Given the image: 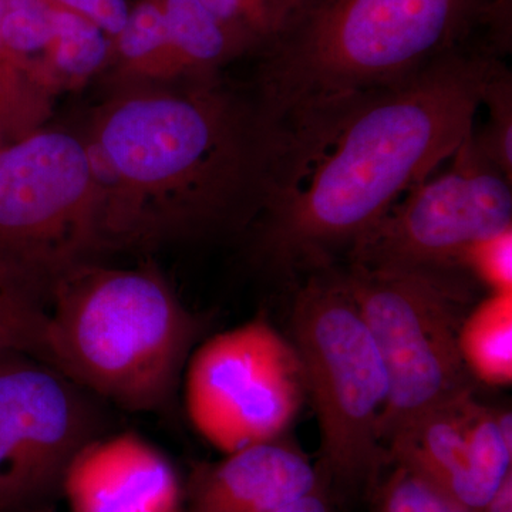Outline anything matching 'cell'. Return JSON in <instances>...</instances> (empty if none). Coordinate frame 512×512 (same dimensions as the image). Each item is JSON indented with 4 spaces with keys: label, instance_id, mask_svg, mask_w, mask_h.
Masks as SVG:
<instances>
[{
    "label": "cell",
    "instance_id": "obj_4",
    "mask_svg": "<svg viewBox=\"0 0 512 512\" xmlns=\"http://www.w3.org/2000/svg\"><path fill=\"white\" fill-rule=\"evenodd\" d=\"M198 333L197 318L151 262L79 266L46 306L47 363L128 412L170 403Z\"/></svg>",
    "mask_w": 512,
    "mask_h": 512
},
{
    "label": "cell",
    "instance_id": "obj_26",
    "mask_svg": "<svg viewBox=\"0 0 512 512\" xmlns=\"http://www.w3.org/2000/svg\"><path fill=\"white\" fill-rule=\"evenodd\" d=\"M272 512H335V507H333V501L330 500L329 495L320 487L313 493L298 498L293 503L286 504Z\"/></svg>",
    "mask_w": 512,
    "mask_h": 512
},
{
    "label": "cell",
    "instance_id": "obj_12",
    "mask_svg": "<svg viewBox=\"0 0 512 512\" xmlns=\"http://www.w3.org/2000/svg\"><path fill=\"white\" fill-rule=\"evenodd\" d=\"M198 466L185 490V512H272L320 488L318 468L279 439Z\"/></svg>",
    "mask_w": 512,
    "mask_h": 512
},
{
    "label": "cell",
    "instance_id": "obj_3",
    "mask_svg": "<svg viewBox=\"0 0 512 512\" xmlns=\"http://www.w3.org/2000/svg\"><path fill=\"white\" fill-rule=\"evenodd\" d=\"M511 0H302L262 46L251 84L272 126L409 79L480 26H507Z\"/></svg>",
    "mask_w": 512,
    "mask_h": 512
},
{
    "label": "cell",
    "instance_id": "obj_7",
    "mask_svg": "<svg viewBox=\"0 0 512 512\" xmlns=\"http://www.w3.org/2000/svg\"><path fill=\"white\" fill-rule=\"evenodd\" d=\"M342 272L386 369V447L424 413L474 392L458 350L468 291L453 271L349 264Z\"/></svg>",
    "mask_w": 512,
    "mask_h": 512
},
{
    "label": "cell",
    "instance_id": "obj_19",
    "mask_svg": "<svg viewBox=\"0 0 512 512\" xmlns=\"http://www.w3.org/2000/svg\"><path fill=\"white\" fill-rule=\"evenodd\" d=\"M212 15L239 35L247 37L256 52L285 28L302 0H201Z\"/></svg>",
    "mask_w": 512,
    "mask_h": 512
},
{
    "label": "cell",
    "instance_id": "obj_25",
    "mask_svg": "<svg viewBox=\"0 0 512 512\" xmlns=\"http://www.w3.org/2000/svg\"><path fill=\"white\" fill-rule=\"evenodd\" d=\"M50 2L89 19L111 40L123 30L131 8L128 0H50Z\"/></svg>",
    "mask_w": 512,
    "mask_h": 512
},
{
    "label": "cell",
    "instance_id": "obj_14",
    "mask_svg": "<svg viewBox=\"0 0 512 512\" xmlns=\"http://www.w3.org/2000/svg\"><path fill=\"white\" fill-rule=\"evenodd\" d=\"M180 80L214 79L256 47L225 26L201 0H161Z\"/></svg>",
    "mask_w": 512,
    "mask_h": 512
},
{
    "label": "cell",
    "instance_id": "obj_1",
    "mask_svg": "<svg viewBox=\"0 0 512 512\" xmlns=\"http://www.w3.org/2000/svg\"><path fill=\"white\" fill-rule=\"evenodd\" d=\"M458 47L409 79L305 111L275 127L254 251L278 271L316 269L366 234L474 131L503 67Z\"/></svg>",
    "mask_w": 512,
    "mask_h": 512
},
{
    "label": "cell",
    "instance_id": "obj_15",
    "mask_svg": "<svg viewBox=\"0 0 512 512\" xmlns=\"http://www.w3.org/2000/svg\"><path fill=\"white\" fill-rule=\"evenodd\" d=\"M103 86L128 82H177L167 19L161 0H136L123 30L111 40Z\"/></svg>",
    "mask_w": 512,
    "mask_h": 512
},
{
    "label": "cell",
    "instance_id": "obj_5",
    "mask_svg": "<svg viewBox=\"0 0 512 512\" xmlns=\"http://www.w3.org/2000/svg\"><path fill=\"white\" fill-rule=\"evenodd\" d=\"M292 345L320 430V487L330 500H372L390 467L382 420L389 382L342 271L312 269L292 308Z\"/></svg>",
    "mask_w": 512,
    "mask_h": 512
},
{
    "label": "cell",
    "instance_id": "obj_16",
    "mask_svg": "<svg viewBox=\"0 0 512 512\" xmlns=\"http://www.w3.org/2000/svg\"><path fill=\"white\" fill-rule=\"evenodd\" d=\"M458 350L474 382H512V293H493L474 306L458 330Z\"/></svg>",
    "mask_w": 512,
    "mask_h": 512
},
{
    "label": "cell",
    "instance_id": "obj_24",
    "mask_svg": "<svg viewBox=\"0 0 512 512\" xmlns=\"http://www.w3.org/2000/svg\"><path fill=\"white\" fill-rule=\"evenodd\" d=\"M511 232L495 235L468 249L460 268H467L493 293H512Z\"/></svg>",
    "mask_w": 512,
    "mask_h": 512
},
{
    "label": "cell",
    "instance_id": "obj_13",
    "mask_svg": "<svg viewBox=\"0 0 512 512\" xmlns=\"http://www.w3.org/2000/svg\"><path fill=\"white\" fill-rule=\"evenodd\" d=\"M474 392L461 394L407 424L386 444L390 466H402L467 510L483 507L471 458Z\"/></svg>",
    "mask_w": 512,
    "mask_h": 512
},
{
    "label": "cell",
    "instance_id": "obj_28",
    "mask_svg": "<svg viewBox=\"0 0 512 512\" xmlns=\"http://www.w3.org/2000/svg\"><path fill=\"white\" fill-rule=\"evenodd\" d=\"M35 512H55V511L50 510V508L42 507V508H39V510H37Z\"/></svg>",
    "mask_w": 512,
    "mask_h": 512
},
{
    "label": "cell",
    "instance_id": "obj_10",
    "mask_svg": "<svg viewBox=\"0 0 512 512\" xmlns=\"http://www.w3.org/2000/svg\"><path fill=\"white\" fill-rule=\"evenodd\" d=\"M89 394L55 367L0 352V512H28L60 490L70 461L100 436Z\"/></svg>",
    "mask_w": 512,
    "mask_h": 512
},
{
    "label": "cell",
    "instance_id": "obj_11",
    "mask_svg": "<svg viewBox=\"0 0 512 512\" xmlns=\"http://www.w3.org/2000/svg\"><path fill=\"white\" fill-rule=\"evenodd\" d=\"M60 490L70 512H185L170 458L134 431L97 436L70 461Z\"/></svg>",
    "mask_w": 512,
    "mask_h": 512
},
{
    "label": "cell",
    "instance_id": "obj_2",
    "mask_svg": "<svg viewBox=\"0 0 512 512\" xmlns=\"http://www.w3.org/2000/svg\"><path fill=\"white\" fill-rule=\"evenodd\" d=\"M77 130L99 181L106 256L234 234L258 215L275 128L249 86L110 84Z\"/></svg>",
    "mask_w": 512,
    "mask_h": 512
},
{
    "label": "cell",
    "instance_id": "obj_18",
    "mask_svg": "<svg viewBox=\"0 0 512 512\" xmlns=\"http://www.w3.org/2000/svg\"><path fill=\"white\" fill-rule=\"evenodd\" d=\"M50 3L53 35L43 64L59 92L79 89L106 70L110 62L111 39L79 13Z\"/></svg>",
    "mask_w": 512,
    "mask_h": 512
},
{
    "label": "cell",
    "instance_id": "obj_29",
    "mask_svg": "<svg viewBox=\"0 0 512 512\" xmlns=\"http://www.w3.org/2000/svg\"><path fill=\"white\" fill-rule=\"evenodd\" d=\"M2 144H5V140H3L2 134H0V146H2Z\"/></svg>",
    "mask_w": 512,
    "mask_h": 512
},
{
    "label": "cell",
    "instance_id": "obj_17",
    "mask_svg": "<svg viewBox=\"0 0 512 512\" xmlns=\"http://www.w3.org/2000/svg\"><path fill=\"white\" fill-rule=\"evenodd\" d=\"M5 0H0V134L5 143L49 126L59 90L42 64L19 59L2 37Z\"/></svg>",
    "mask_w": 512,
    "mask_h": 512
},
{
    "label": "cell",
    "instance_id": "obj_22",
    "mask_svg": "<svg viewBox=\"0 0 512 512\" xmlns=\"http://www.w3.org/2000/svg\"><path fill=\"white\" fill-rule=\"evenodd\" d=\"M0 352L20 353L47 363L45 309L2 288Z\"/></svg>",
    "mask_w": 512,
    "mask_h": 512
},
{
    "label": "cell",
    "instance_id": "obj_27",
    "mask_svg": "<svg viewBox=\"0 0 512 512\" xmlns=\"http://www.w3.org/2000/svg\"><path fill=\"white\" fill-rule=\"evenodd\" d=\"M480 512H512V471L497 485Z\"/></svg>",
    "mask_w": 512,
    "mask_h": 512
},
{
    "label": "cell",
    "instance_id": "obj_23",
    "mask_svg": "<svg viewBox=\"0 0 512 512\" xmlns=\"http://www.w3.org/2000/svg\"><path fill=\"white\" fill-rule=\"evenodd\" d=\"M483 104L488 106L490 120L484 133H474V136L485 153L511 175V77L505 66L495 73Z\"/></svg>",
    "mask_w": 512,
    "mask_h": 512
},
{
    "label": "cell",
    "instance_id": "obj_21",
    "mask_svg": "<svg viewBox=\"0 0 512 512\" xmlns=\"http://www.w3.org/2000/svg\"><path fill=\"white\" fill-rule=\"evenodd\" d=\"M390 467L392 471L369 501V512H474L454 503L407 468Z\"/></svg>",
    "mask_w": 512,
    "mask_h": 512
},
{
    "label": "cell",
    "instance_id": "obj_6",
    "mask_svg": "<svg viewBox=\"0 0 512 512\" xmlns=\"http://www.w3.org/2000/svg\"><path fill=\"white\" fill-rule=\"evenodd\" d=\"M106 259L99 181L79 130L0 146V288L46 309L53 289Z\"/></svg>",
    "mask_w": 512,
    "mask_h": 512
},
{
    "label": "cell",
    "instance_id": "obj_20",
    "mask_svg": "<svg viewBox=\"0 0 512 512\" xmlns=\"http://www.w3.org/2000/svg\"><path fill=\"white\" fill-rule=\"evenodd\" d=\"M53 35L52 3L49 0H5L2 37L19 59L43 64Z\"/></svg>",
    "mask_w": 512,
    "mask_h": 512
},
{
    "label": "cell",
    "instance_id": "obj_9",
    "mask_svg": "<svg viewBox=\"0 0 512 512\" xmlns=\"http://www.w3.org/2000/svg\"><path fill=\"white\" fill-rule=\"evenodd\" d=\"M183 375L188 419L224 454L279 439L308 396L292 342L265 319L205 340Z\"/></svg>",
    "mask_w": 512,
    "mask_h": 512
},
{
    "label": "cell",
    "instance_id": "obj_8",
    "mask_svg": "<svg viewBox=\"0 0 512 512\" xmlns=\"http://www.w3.org/2000/svg\"><path fill=\"white\" fill-rule=\"evenodd\" d=\"M430 177L357 239L349 264L454 271L468 249L512 229L511 175L485 153L474 131L447 170Z\"/></svg>",
    "mask_w": 512,
    "mask_h": 512
}]
</instances>
